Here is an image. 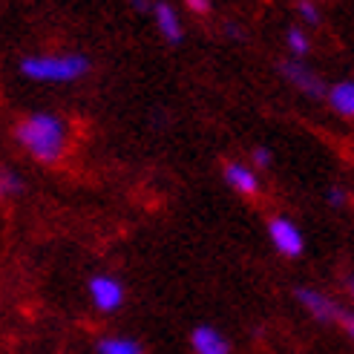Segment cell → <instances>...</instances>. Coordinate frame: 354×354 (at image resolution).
I'll list each match as a JSON object with an SVG mask.
<instances>
[{
  "instance_id": "1",
  "label": "cell",
  "mask_w": 354,
  "mask_h": 354,
  "mask_svg": "<svg viewBox=\"0 0 354 354\" xmlns=\"http://www.w3.org/2000/svg\"><path fill=\"white\" fill-rule=\"evenodd\" d=\"M15 138L41 165H55L66 153V127L52 113H32L15 124Z\"/></svg>"
},
{
  "instance_id": "2",
  "label": "cell",
  "mask_w": 354,
  "mask_h": 354,
  "mask_svg": "<svg viewBox=\"0 0 354 354\" xmlns=\"http://www.w3.org/2000/svg\"><path fill=\"white\" fill-rule=\"evenodd\" d=\"M21 73L32 81L64 84L90 73V58L81 55V52H75V55H35L21 61Z\"/></svg>"
},
{
  "instance_id": "3",
  "label": "cell",
  "mask_w": 354,
  "mask_h": 354,
  "mask_svg": "<svg viewBox=\"0 0 354 354\" xmlns=\"http://www.w3.org/2000/svg\"><path fill=\"white\" fill-rule=\"evenodd\" d=\"M277 69H279V75L286 78L288 84H294L299 93H306L311 98H323L328 93L326 84L320 81V75H317L314 69H308L306 64H299V61H282Z\"/></svg>"
},
{
  "instance_id": "4",
  "label": "cell",
  "mask_w": 354,
  "mask_h": 354,
  "mask_svg": "<svg viewBox=\"0 0 354 354\" xmlns=\"http://www.w3.org/2000/svg\"><path fill=\"white\" fill-rule=\"evenodd\" d=\"M268 234H271L274 248H277L282 257H299V254H303V248H306L303 234H299V227H297L291 219H286V216L271 219Z\"/></svg>"
},
{
  "instance_id": "5",
  "label": "cell",
  "mask_w": 354,
  "mask_h": 354,
  "mask_svg": "<svg viewBox=\"0 0 354 354\" xmlns=\"http://www.w3.org/2000/svg\"><path fill=\"white\" fill-rule=\"evenodd\" d=\"M297 299L306 306V311L314 317V320H320V323H337L340 314H343V308L334 303L331 297H326V294H320V291L297 288Z\"/></svg>"
},
{
  "instance_id": "6",
  "label": "cell",
  "mask_w": 354,
  "mask_h": 354,
  "mask_svg": "<svg viewBox=\"0 0 354 354\" xmlns=\"http://www.w3.org/2000/svg\"><path fill=\"white\" fill-rule=\"evenodd\" d=\"M90 297H93V303L101 311H115L124 303V288H121L118 279L101 274V277H93L90 279Z\"/></svg>"
},
{
  "instance_id": "7",
  "label": "cell",
  "mask_w": 354,
  "mask_h": 354,
  "mask_svg": "<svg viewBox=\"0 0 354 354\" xmlns=\"http://www.w3.org/2000/svg\"><path fill=\"white\" fill-rule=\"evenodd\" d=\"M190 343H193V351H196V354H227V351H231L227 340L222 337L216 328H210V326H199L196 331L190 334Z\"/></svg>"
},
{
  "instance_id": "8",
  "label": "cell",
  "mask_w": 354,
  "mask_h": 354,
  "mask_svg": "<svg viewBox=\"0 0 354 354\" xmlns=\"http://www.w3.org/2000/svg\"><path fill=\"white\" fill-rule=\"evenodd\" d=\"M225 182L231 185L236 193H242V196H257V193H259L257 176L248 170L245 165H236V162H227L225 165Z\"/></svg>"
},
{
  "instance_id": "9",
  "label": "cell",
  "mask_w": 354,
  "mask_h": 354,
  "mask_svg": "<svg viewBox=\"0 0 354 354\" xmlns=\"http://www.w3.org/2000/svg\"><path fill=\"white\" fill-rule=\"evenodd\" d=\"M153 15H156V24H158V32L165 35L167 44H182V24H179V15L170 3H156L153 6Z\"/></svg>"
},
{
  "instance_id": "10",
  "label": "cell",
  "mask_w": 354,
  "mask_h": 354,
  "mask_svg": "<svg viewBox=\"0 0 354 354\" xmlns=\"http://www.w3.org/2000/svg\"><path fill=\"white\" fill-rule=\"evenodd\" d=\"M326 95H328V104H331L334 113L343 115V118H354V81L334 84Z\"/></svg>"
},
{
  "instance_id": "11",
  "label": "cell",
  "mask_w": 354,
  "mask_h": 354,
  "mask_svg": "<svg viewBox=\"0 0 354 354\" xmlns=\"http://www.w3.org/2000/svg\"><path fill=\"white\" fill-rule=\"evenodd\" d=\"M98 354H145V351H141V346L136 340L110 337V340H101L98 343Z\"/></svg>"
},
{
  "instance_id": "12",
  "label": "cell",
  "mask_w": 354,
  "mask_h": 354,
  "mask_svg": "<svg viewBox=\"0 0 354 354\" xmlns=\"http://www.w3.org/2000/svg\"><path fill=\"white\" fill-rule=\"evenodd\" d=\"M24 190V179L9 167H0V196H17Z\"/></svg>"
},
{
  "instance_id": "13",
  "label": "cell",
  "mask_w": 354,
  "mask_h": 354,
  "mask_svg": "<svg viewBox=\"0 0 354 354\" xmlns=\"http://www.w3.org/2000/svg\"><path fill=\"white\" fill-rule=\"evenodd\" d=\"M286 41H288L291 52H297V55H306V52L311 49V41H308V35L303 29H288L286 32Z\"/></svg>"
},
{
  "instance_id": "14",
  "label": "cell",
  "mask_w": 354,
  "mask_h": 354,
  "mask_svg": "<svg viewBox=\"0 0 354 354\" xmlns=\"http://www.w3.org/2000/svg\"><path fill=\"white\" fill-rule=\"evenodd\" d=\"M297 9H299V17H303L306 24H311V26L320 24V9H317V6L311 3V0H299Z\"/></svg>"
},
{
  "instance_id": "15",
  "label": "cell",
  "mask_w": 354,
  "mask_h": 354,
  "mask_svg": "<svg viewBox=\"0 0 354 354\" xmlns=\"http://www.w3.org/2000/svg\"><path fill=\"white\" fill-rule=\"evenodd\" d=\"M337 323L343 326V331L348 334L351 343H354V311H346V308H343V314H340V320H337Z\"/></svg>"
},
{
  "instance_id": "16",
  "label": "cell",
  "mask_w": 354,
  "mask_h": 354,
  "mask_svg": "<svg viewBox=\"0 0 354 354\" xmlns=\"http://www.w3.org/2000/svg\"><path fill=\"white\" fill-rule=\"evenodd\" d=\"M254 162H257L259 167H268V165L274 162V153H271L268 147H257V150H254Z\"/></svg>"
},
{
  "instance_id": "17",
  "label": "cell",
  "mask_w": 354,
  "mask_h": 354,
  "mask_svg": "<svg viewBox=\"0 0 354 354\" xmlns=\"http://www.w3.org/2000/svg\"><path fill=\"white\" fill-rule=\"evenodd\" d=\"M185 3L193 15H207L210 12V0H185Z\"/></svg>"
},
{
  "instance_id": "18",
  "label": "cell",
  "mask_w": 354,
  "mask_h": 354,
  "mask_svg": "<svg viewBox=\"0 0 354 354\" xmlns=\"http://www.w3.org/2000/svg\"><path fill=\"white\" fill-rule=\"evenodd\" d=\"M328 205L343 207V205H346V193H343L340 187H331V190H328Z\"/></svg>"
},
{
  "instance_id": "19",
  "label": "cell",
  "mask_w": 354,
  "mask_h": 354,
  "mask_svg": "<svg viewBox=\"0 0 354 354\" xmlns=\"http://www.w3.org/2000/svg\"><path fill=\"white\" fill-rule=\"evenodd\" d=\"M133 9L136 12H147L150 9V0H133Z\"/></svg>"
},
{
  "instance_id": "20",
  "label": "cell",
  "mask_w": 354,
  "mask_h": 354,
  "mask_svg": "<svg viewBox=\"0 0 354 354\" xmlns=\"http://www.w3.org/2000/svg\"><path fill=\"white\" fill-rule=\"evenodd\" d=\"M225 32H227V35H231V38H242V32H239V26H231V24H227V26H225Z\"/></svg>"
},
{
  "instance_id": "21",
  "label": "cell",
  "mask_w": 354,
  "mask_h": 354,
  "mask_svg": "<svg viewBox=\"0 0 354 354\" xmlns=\"http://www.w3.org/2000/svg\"><path fill=\"white\" fill-rule=\"evenodd\" d=\"M346 286H348V291H351V297H354V274L346 279Z\"/></svg>"
}]
</instances>
